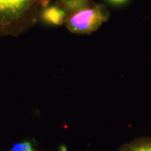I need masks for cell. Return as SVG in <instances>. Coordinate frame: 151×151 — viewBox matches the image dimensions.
<instances>
[{
	"mask_svg": "<svg viewBox=\"0 0 151 151\" xmlns=\"http://www.w3.org/2000/svg\"><path fill=\"white\" fill-rule=\"evenodd\" d=\"M38 0H0V33L20 25L34 11Z\"/></svg>",
	"mask_w": 151,
	"mask_h": 151,
	"instance_id": "cell-2",
	"label": "cell"
},
{
	"mask_svg": "<svg viewBox=\"0 0 151 151\" xmlns=\"http://www.w3.org/2000/svg\"><path fill=\"white\" fill-rule=\"evenodd\" d=\"M129 151H151V142L136 145L130 148Z\"/></svg>",
	"mask_w": 151,
	"mask_h": 151,
	"instance_id": "cell-6",
	"label": "cell"
},
{
	"mask_svg": "<svg viewBox=\"0 0 151 151\" xmlns=\"http://www.w3.org/2000/svg\"><path fill=\"white\" fill-rule=\"evenodd\" d=\"M94 4L92 0H57V6L65 11L67 16Z\"/></svg>",
	"mask_w": 151,
	"mask_h": 151,
	"instance_id": "cell-4",
	"label": "cell"
},
{
	"mask_svg": "<svg viewBox=\"0 0 151 151\" xmlns=\"http://www.w3.org/2000/svg\"><path fill=\"white\" fill-rule=\"evenodd\" d=\"M109 1L113 4H120L124 3V1H126L127 0H109Z\"/></svg>",
	"mask_w": 151,
	"mask_h": 151,
	"instance_id": "cell-7",
	"label": "cell"
},
{
	"mask_svg": "<svg viewBox=\"0 0 151 151\" xmlns=\"http://www.w3.org/2000/svg\"><path fill=\"white\" fill-rule=\"evenodd\" d=\"M109 12L101 4H94L67 16L66 24L71 32L90 34L97 30L109 18Z\"/></svg>",
	"mask_w": 151,
	"mask_h": 151,
	"instance_id": "cell-1",
	"label": "cell"
},
{
	"mask_svg": "<svg viewBox=\"0 0 151 151\" xmlns=\"http://www.w3.org/2000/svg\"><path fill=\"white\" fill-rule=\"evenodd\" d=\"M11 151H35L31 143L28 141H24L15 144L11 148Z\"/></svg>",
	"mask_w": 151,
	"mask_h": 151,
	"instance_id": "cell-5",
	"label": "cell"
},
{
	"mask_svg": "<svg viewBox=\"0 0 151 151\" xmlns=\"http://www.w3.org/2000/svg\"><path fill=\"white\" fill-rule=\"evenodd\" d=\"M67 16L65 11L57 5L46 7L41 13L43 21L52 25H61L65 22Z\"/></svg>",
	"mask_w": 151,
	"mask_h": 151,
	"instance_id": "cell-3",
	"label": "cell"
}]
</instances>
